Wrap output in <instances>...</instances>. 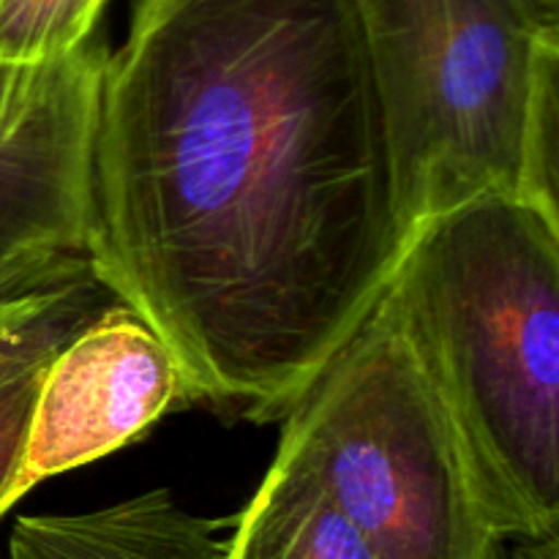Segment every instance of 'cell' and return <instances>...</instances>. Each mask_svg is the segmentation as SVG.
I'll use <instances>...</instances> for the list:
<instances>
[{
    "label": "cell",
    "instance_id": "cell-4",
    "mask_svg": "<svg viewBox=\"0 0 559 559\" xmlns=\"http://www.w3.org/2000/svg\"><path fill=\"white\" fill-rule=\"evenodd\" d=\"M276 459L309 475L377 559H495L456 431L382 300L289 409Z\"/></svg>",
    "mask_w": 559,
    "mask_h": 559
},
{
    "label": "cell",
    "instance_id": "cell-11",
    "mask_svg": "<svg viewBox=\"0 0 559 559\" xmlns=\"http://www.w3.org/2000/svg\"><path fill=\"white\" fill-rule=\"evenodd\" d=\"M47 366L49 360L41 366H33L25 374L0 388V513L9 511L25 495L22 456H25L33 404H36V393Z\"/></svg>",
    "mask_w": 559,
    "mask_h": 559
},
{
    "label": "cell",
    "instance_id": "cell-6",
    "mask_svg": "<svg viewBox=\"0 0 559 559\" xmlns=\"http://www.w3.org/2000/svg\"><path fill=\"white\" fill-rule=\"evenodd\" d=\"M107 47L87 38L52 96L0 126V265L87 254L93 140Z\"/></svg>",
    "mask_w": 559,
    "mask_h": 559
},
{
    "label": "cell",
    "instance_id": "cell-1",
    "mask_svg": "<svg viewBox=\"0 0 559 559\" xmlns=\"http://www.w3.org/2000/svg\"><path fill=\"white\" fill-rule=\"evenodd\" d=\"M407 240L355 0H136L98 96L87 260L189 402L289 413Z\"/></svg>",
    "mask_w": 559,
    "mask_h": 559
},
{
    "label": "cell",
    "instance_id": "cell-7",
    "mask_svg": "<svg viewBox=\"0 0 559 559\" xmlns=\"http://www.w3.org/2000/svg\"><path fill=\"white\" fill-rule=\"evenodd\" d=\"M216 533V522L156 489L96 511L20 516L9 559H227Z\"/></svg>",
    "mask_w": 559,
    "mask_h": 559
},
{
    "label": "cell",
    "instance_id": "cell-13",
    "mask_svg": "<svg viewBox=\"0 0 559 559\" xmlns=\"http://www.w3.org/2000/svg\"><path fill=\"white\" fill-rule=\"evenodd\" d=\"M540 3H544L546 9H551V11H559V0H540Z\"/></svg>",
    "mask_w": 559,
    "mask_h": 559
},
{
    "label": "cell",
    "instance_id": "cell-10",
    "mask_svg": "<svg viewBox=\"0 0 559 559\" xmlns=\"http://www.w3.org/2000/svg\"><path fill=\"white\" fill-rule=\"evenodd\" d=\"M107 0H0V63H47L93 38Z\"/></svg>",
    "mask_w": 559,
    "mask_h": 559
},
{
    "label": "cell",
    "instance_id": "cell-2",
    "mask_svg": "<svg viewBox=\"0 0 559 559\" xmlns=\"http://www.w3.org/2000/svg\"><path fill=\"white\" fill-rule=\"evenodd\" d=\"M500 540L559 533V216L484 194L418 224L382 293Z\"/></svg>",
    "mask_w": 559,
    "mask_h": 559
},
{
    "label": "cell",
    "instance_id": "cell-5",
    "mask_svg": "<svg viewBox=\"0 0 559 559\" xmlns=\"http://www.w3.org/2000/svg\"><path fill=\"white\" fill-rule=\"evenodd\" d=\"M175 402H189L178 360L134 309L115 300L44 369L27 426L22 486L31 491L109 456Z\"/></svg>",
    "mask_w": 559,
    "mask_h": 559
},
{
    "label": "cell",
    "instance_id": "cell-8",
    "mask_svg": "<svg viewBox=\"0 0 559 559\" xmlns=\"http://www.w3.org/2000/svg\"><path fill=\"white\" fill-rule=\"evenodd\" d=\"M115 295L87 254L31 257L0 265V388L52 360Z\"/></svg>",
    "mask_w": 559,
    "mask_h": 559
},
{
    "label": "cell",
    "instance_id": "cell-12",
    "mask_svg": "<svg viewBox=\"0 0 559 559\" xmlns=\"http://www.w3.org/2000/svg\"><path fill=\"white\" fill-rule=\"evenodd\" d=\"M495 559H559V533L546 538L500 540Z\"/></svg>",
    "mask_w": 559,
    "mask_h": 559
},
{
    "label": "cell",
    "instance_id": "cell-9",
    "mask_svg": "<svg viewBox=\"0 0 559 559\" xmlns=\"http://www.w3.org/2000/svg\"><path fill=\"white\" fill-rule=\"evenodd\" d=\"M227 559H377L325 491L293 464L273 459L238 516Z\"/></svg>",
    "mask_w": 559,
    "mask_h": 559
},
{
    "label": "cell",
    "instance_id": "cell-3",
    "mask_svg": "<svg viewBox=\"0 0 559 559\" xmlns=\"http://www.w3.org/2000/svg\"><path fill=\"white\" fill-rule=\"evenodd\" d=\"M399 200L418 224L527 189L530 129L559 102V11L540 0H355Z\"/></svg>",
    "mask_w": 559,
    "mask_h": 559
}]
</instances>
